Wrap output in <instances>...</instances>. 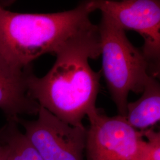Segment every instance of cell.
I'll list each match as a JSON object with an SVG mask.
<instances>
[{
  "label": "cell",
  "mask_w": 160,
  "mask_h": 160,
  "mask_svg": "<svg viewBox=\"0 0 160 160\" xmlns=\"http://www.w3.org/2000/svg\"><path fill=\"white\" fill-rule=\"evenodd\" d=\"M54 55L56 61L44 77L30 75L29 95L60 120L84 128V118L97 109L102 73L93 71L88 61L100 56L98 26L92 23L69 38Z\"/></svg>",
  "instance_id": "1"
},
{
  "label": "cell",
  "mask_w": 160,
  "mask_h": 160,
  "mask_svg": "<svg viewBox=\"0 0 160 160\" xmlns=\"http://www.w3.org/2000/svg\"><path fill=\"white\" fill-rule=\"evenodd\" d=\"M90 1L74 9L47 14L20 13L0 7V55L20 68L46 53L55 55L69 38L92 22Z\"/></svg>",
  "instance_id": "2"
},
{
  "label": "cell",
  "mask_w": 160,
  "mask_h": 160,
  "mask_svg": "<svg viewBox=\"0 0 160 160\" xmlns=\"http://www.w3.org/2000/svg\"><path fill=\"white\" fill-rule=\"evenodd\" d=\"M102 15L98 26L102 57L100 71L118 114L125 117L129 92L142 93L151 75L141 50L132 44L125 31L110 17Z\"/></svg>",
  "instance_id": "3"
},
{
  "label": "cell",
  "mask_w": 160,
  "mask_h": 160,
  "mask_svg": "<svg viewBox=\"0 0 160 160\" xmlns=\"http://www.w3.org/2000/svg\"><path fill=\"white\" fill-rule=\"evenodd\" d=\"M93 12L100 10L125 31L137 32L143 39L141 51L148 63L149 74L160 75V1L157 0H92Z\"/></svg>",
  "instance_id": "4"
},
{
  "label": "cell",
  "mask_w": 160,
  "mask_h": 160,
  "mask_svg": "<svg viewBox=\"0 0 160 160\" xmlns=\"http://www.w3.org/2000/svg\"><path fill=\"white\" fill-rule=\"evenodd\" d=\"M86 160H137L145 131H138L120 115L110 117L98 109L87 116Z\"/></svg>",
  "instance_id": "5"
},
{
  "label": "cell",
  "mask_w": 160,
  "mask_h": 160,
  "mask_svg": "<svg viewBox=\"0 0 160 160\" xmlns=\"http://www.w3.org/2000/svg\"><path fill=\"white\" fill-rule=\"evenodd\" d=\"M37 119H18L43 160H84L87 128L71 126L40 107Z\"/></svg>",
  "instance_id": "6"
},
{
  "label": "cell",
  "mask_w": 160,
  "mask_h": 160,
  "mask_svg": "<svg viewBox=\"0 0 160 160\" xmlns=\"http://www.w3.org/2000/svg\"><path fill=\"white\" fill-rule=\"evenodd\" d=\"M32 72V67H14L0 55V109L8 121L17 122L19 114H38L40 105L28 92V79Z\"/></svg>",
  "instance_id": "7"
},
{
  "label": "cell",
  "mask_w": 160,
  "mask_h": 160,
  "mask_svg": "<svg viewBox=\"0 0 160 160\" xmlns=\"http://www.w3.org/2000/svg\"><path fill=\"white\" fill-rule=\"evenodd\" d=\"M128 123L138 131H145L160 119V84L151 76L142 96L135 102L128 103L125 117Z\"/></svg>",
  "instance_id": "8"
},
{
  "label": "cell",
  "mask_w": 160,
  "mask_h": 160,
  "mask_svg": "<svg viewBox=\"0 0 160 160\" xmlns=\"http://www.w3.org/2000/svg\"><path fill=\"white\" fill-rule=\"evenodd\" d=\"M17 124L10 120L0 129V143L6 150L5 160H43L26 135L18 130Z\"/></svg>",
  "instance_id": "9"
},
{
  "label": "cell",
  "mask_w": 160,
  "mask_h": 160,
  "mask_svg": "<svg viewBox=\"0 0 160 160\" xmlns=\"http://www.w3.org/2000/svg\"><path fill=\"white\" fill-rule=\"evenodd\" d=\"M137 160H160V132L153 127L145 130V139Z\"/></svg>",
  "instance_id": "10"
},
{
  "label": "cell",
  "mask_w": 160,
  "mask_h": 160,
  "mask_svg": "<svg viewBox=\"0 0 160 160\" xmlns=\"http://www.w3.org/2000/svg\"><path fill=\"white\" fill-rule=\"evenodd\" d=\"M6 160V150L4 147L0 143V160Z\"/></svg>",
  "instance_id": "11"
}]
</instances>
